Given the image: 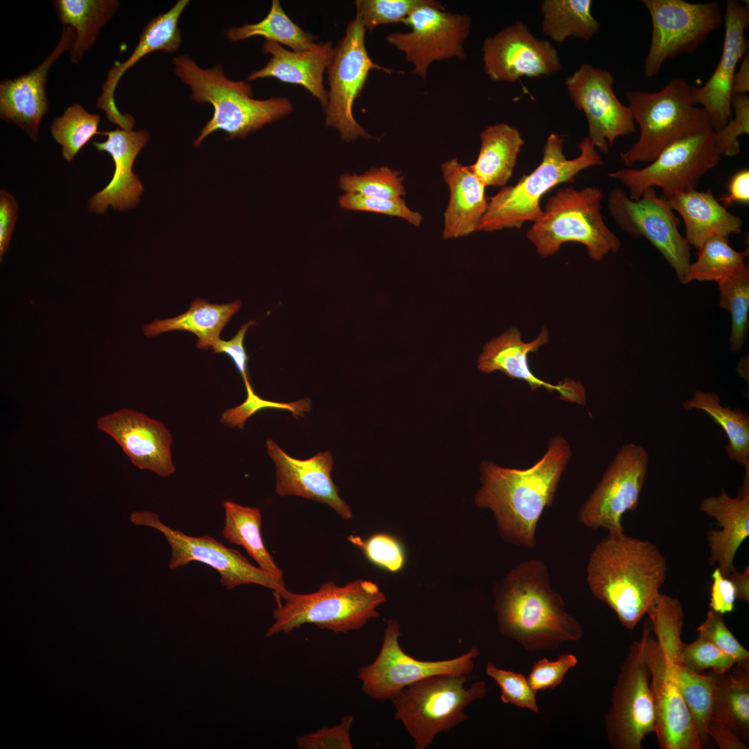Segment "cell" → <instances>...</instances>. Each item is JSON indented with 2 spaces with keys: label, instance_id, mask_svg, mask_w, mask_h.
Wrapping results in <instances>:
<instances>
[{
  "label": "cell",
  "instance_id": "obj_20",
  "mask_svg": "<svg viewBox=\"0 0 749 749\" xmlns=\"http://www.w3.org/2000/svg\"><path fill=\"white\" fill-rule=\"evenodd\" d=\"M614 82L608 70L589 64H581L565 80L570 98L586 116L587 137L605 154L618 137L635 132L630 110L616 96Z\"/></svg>",
  "mask_w": 749,
  "mask_h": 749
},
{
  "label": "cell",
  "instance_id": "obj_49",
  "mask_svg": "<svg viewBox=\"0 0 749 749\" xmlns=\"http://www.w3.org/2000/svg\"><path fill=\"white\" fill-rule=\"evenodd\" d=\"M348 540L359 547L367 559L378 567L398 572L404 567L406 556L404 547L393 535L378 533L367 539L350 535Z\"/></svg>",
  "mask_w": 749,
  "mask_h": 749
},
{
  "label": "cell",
  "instance_id": "obj_28",
  "mask_svg": "<svg viewBox=\"0 0 749 749\" xmlns=\"http://www.w3.org/2000/svg\"><path fill=\"white\" fill-rule=\"evenodd\" d=\"M188 3V0H179L169 11L151 19L143 28L132 54L124 62H115L109 70L96 106L105 112L109 121L119 126L121 129L132 130L135 119L128 114H121L115 104L114 96L117 83L123 74L145 55L156 51L173 53L180 48L182 35L178 24Z\"/></svg>",
  "mask_w": 749,
  "mask_h": 749
},
{
  "label": "cell",
  "instance_id": "obj_32",
  "mask_svg": "<svg viewBox=\"0 0 749 749\" xmlns=\"http://www.w3.org/2000/svg\"><path fill=\"white\" fill-rule=\"evenodd\" d=\"M666 199L684 221L685 239L696 248L712 236L728 238L741 232V218L728 212L709 189H691Z\"/></svg>",
  "mask_w": 749,
  "mask_h": 749
},
{
  "label": "cell",
  "instance_id": "obj_24",
  "mask_svg": "<svg viewBox=\"0 0 749 749\" xmlns=\"http://www.w3.org/2000/svg\"><path fill=\"white\" fill-rule=\"evenodd\" d=\"M549 340V331L545 327L530 342L522 340L518 329L510 327L483 346L477 361V367L484 373L500 371L510 378L524 380L532 391L544 388L549 392L558 393L560 399L563 401L585 405L586 392L581 383L565 379L556 384H550L536 377L530 369L529 354L536 352Z\"/></svg>",
  "mask_w": 749,
  "mask_h": 749
},
{
  "label": "cell",
  "instance_id": "obj_60",
  "mask_svg": "<svg viewBox=\"0 0 749 749\" xmlns=\"http://www.w3.org/2000/svg\"><path fill=\"white\" fill-rule=\"evenodd\" d=\"M707 734L721 749H746V744L725 723L712 716L707 727Z\"/></svg>",
  "mask_w": 749,
  "mask_h": 749
},
{
  "label": "cell",
  "instance_id": "obj_16",
  "mask_svg": "<svg viewBox=\"0 0 749 749\" xmlns=\"http://www.w3.org/2000/svg\"><path fill=\"white\" fill-rule=\"evenodd\" d=\"M648 463V454L643 447L623 445L578 509L579 523L592 530L624 531L622 517L638 506Z\"/></svg>",
  "mask_w": 749,
  "mask_h": 749
},
{
  "label": "cell",
  "instance_id": "obj_9",
  "mask_svg": "<svg viewBox=\"0 0 749 749\" xmlns=\"http://www.w3.org/2000/svg\"><path fill=\"white\" fill-rule=\"evenodd\" d=\"M466 675L429 676L406 687L390 700L395 719L404 725L415 749L429 747L438 734L466 721L465 708L485 696V682L479 680L465 687Z\"/></svg>",
  "mask_w": 749,
  "mask_h": 749
},
{
  "label": "cell",
  "instance_id": "obj_54",
  "mask_svg": "<svg viewBox=\"0 0 749 749\" xmlns=\"http://www.w3.org/2000/svg\"><path fill=\"white\" fill-rule=\"evenodd\" d=\"M698 637L714 644L731 656L736 663L749 662V652L735 638L728 628L723 615L709 610L705 621L696 628Z\"/></svg>",
  "mask_w": 749,
  "mask_h": 749
},
{
  "label": "cell",
  "instance_id": "obj_50",
  "mask_svg": "<svg viewBox=\"0 0 749 749\" xmlns=\"http://www.w3.org/2000/svg\"><path fill=\"white\" fill-rule=\"evenodd\" d=\"M339 203L341 207L347 209L371 212L400 218L415 227H419L422 221L421 213L409 208L402 197L374 198L345 193L340 197Z\"/></svg>",
  "mask_w": 749,
  "mask_h": 749
},
{
  "label": "cell",
  "instance_id": "obj_31",
  "mask_svg": "<svg viewBox=\"0 0 749 749\" xmlns=\"http://www.w3.org/2000/svg\"><path fill=\"white\" fill-rule=\"evenodd\" d=\"M441 171L449 198L443 217L442 238L456 239L478 231L488 207L485 186L457 158L442 164Z\"/></svg>",
  "mask_w": 749,
  "mask_h": 749
},
{
  "label": "cell",
  "instance_id": "obj_35",
  "mask_svg": "<svg viewBox=\"0 0 749 749\" xmlns=\"http://www.w3.org/2000/svg\"><path fill=\"white\" fill-rule=\"evenodd\" d=\"M225 523L223 536L230 543L243 546L248 555L273 580L285 587L283 571L276 565L263 542L261 510L233 501L223 503Z\"/></svg>",
  "mask_w": 749,
  "mask_h": 749
},
{
  "label": "cell",
  "instance_id": "obj_33",
  "mask_svg": "<svg viewBox=\"0 0 749 749\" xmlns=\"http://www.w3.org/2000/svg\"><path fill=\"white\" fill-rule=\"evenodd\" d=\"M480 139L479 155L470 167L485 187H505L525 140L517 128L504 123L488 126Z\"/></svg>",
  "mask_w": 749,
  "mask_h": 749
},
{
  "label": "cell",
  "instance_id": "obj_43",
  "mask_svg": "<svg viewBox=\"0 0 749 749\" xmlns=\"http://www.w3.org/2000/svg\"><path fill=\"white\" fill-rule=\"evenodd\" d=\"M659 645L672 664L682 663L684 612L680 601L659 593L647 612Z\"/></svg>",
  "mask_w": 749,
  "mask_h": 749
},
{
  "label": "cell",
  "instance_id": "obj_12",
  "mask_svg": "<svg viewBox=\"0 0 749 749\" xmlns=\"http://www.w3.org/2000/svg\"><path fill=\"white\" fill-rule=\"evenodd\" d=\"M608 209L617 225L633 238H646L662 255L685 284L691 264L690 245L678 230L680 221L668 200L655 188L646 190L637 200L621 188L609 193Z\"/></svg>",
  "mask_w": 749,
  "mask_h": 749
},
{
  "label": "cell",
  "instance_id": "obj_62",
  "mask_svg": "<svg viewBox=\"0 0 749 749\" xmlns=\"http://www.w3.org/2000/svg\"><path fill=\"white\" fill-rule=\"evenodd\" d=\"M749 92V55L741 59L739 69L736 71L732 83V95L746 94Z\"/></svg>",
  "mask_w": 749,
  "mask_h": 749
},
{
  "label": "cell",
  "instance_id": "obj_45",
  "mask_svg": "<svg viewBox=\"0 0 749 749\" xmlns=\"http://www.w3.org/2000/svg\"><path fill=\"white\" fill-rule=\"evenodd\" d=\"M100 120L98 114L87 112L77 103L68 107L61 117L53 121L52 137L61 145L65 160L71 162L95 135H99Z\"/></svg>",
  "mask_w": 749,
  "mask_h": 749
},
{
  "label": "cell",
  "instance_id": "obj_58",
  "mask_svg": "<svg viewBox=\"0 0 749 749\" xmlns=\"http://www.w3.org/2000/svg\"><path fill=\"white\" fill-rule=\"evenodd\" d=\"M253 325H255V322L252 320L244 323L231 340L219 339L212 347L214 353H224L232 359L243 381L249 379L247 373L249 358L243 346V340L247 329Z\"/></svg>",
  "mask_w": 749,
  "mask_h": 749
},
{
  "label": "cell",
  "instance_id": "obj_38",
  "mask_svg": "<svg viewBox=\"0 0 749 749\" xmlns=\"http://www.w3.org/2000/svg\"><path fill=\"white\" fill-rule=\"evenodd\" d=\"M682 406L687 411L698 410L707 413L719 424L728 438L725 447L728 458L743 467H749V415L740 408L732 409L721 404V398L715 393H705L698 389L692 397Z\"/></svg>",
  "mask_w": 749,
  "mask_h": 749
},
{
  "label": "cell",
  "instance_id": "obj_29",
  "mask_svg": "<svg viewBox=\"0 0 749 749\" xmlns=\"http://www.w3.org/2000/svg\"><path fill=\"white\" fill-rule=\"evenodd\" d=\"M699 509L714 519L718 526V529H711L706 534L709 563L717 565L723 574L728 576L736 569V553L749 536V472H746L736 497H732L722 490L717 496L702 499Z\"/></svg>",
  "mask_w": 749,
  "mask_h": 749
},
{
  "label": "cell",
  "instance_id": "obj_55",
  "mask_svg": "<svg viewBox=\"0 0 749 749\" xmlns=\"http://www.w3.org/2000/svg\"><path fill=\"white\" fill-rule=\"evenodd\" d=\"M354 718L346 715L339 724L332 728L298 736L295 739L299 749H352L350 730Z\"/></svg>",
  "mask_w": 749,
  "mask_h": 749
},
{
  "label": "cell",
  "instance_id": "obj_7",
  "mask_svg": "<svg viewBox=\"0 0 749 749\" xmlns=\"http://www.w3.org/2000/svg\"><path fill=\"white\" fill-rule=\"evenodd\" d=\"M603 198L602 191L595 187L560 188L549 198L526 238L544 258L557 253L562 244L576 242L586 246L592 259L602 260L621 247L619 239L604 222Z\"/></svg>",
  "mask_w": 749,
  "mask_h": 749
},
{
  "label": "cell",
  "instance_id": "obj_25",
  "mask_svg": "<svg viewBox=\"0 0 749 749\" xmlns=\"http://www.w3.org/2000/svg\"><path fill=\"white\" fill-rule=\"evenodd\" d=\"M266 449L275 463V492L278 495H295L325 503L341 518L348 520L352 517L350 506L341 498L332 479L334 461L330 451L319 452L306 460L297 459L271 439L266 440Z\"/></svg>",
  "mask_w": 749,
  "mask_h": 749
},
{
  "label": "cell",
  "instance_id": "obj_48",
  "mask_svg": "<svg viewBox=\"0 0 749 749\" xmlns=\"http://www.w3.org/2000/svg\"><path fill=\"white\" fill-rule=\"evenodd\" d=\"M243 381L247 393L246 400L240 405L225 410L220 418L221 424L228 428L243 429L250 417L265 408L283 409L298 417H304L311 409V402L309 398L289 403L266 400L255 393L249 379Z\"/></svg>",
  "mask_w": 749,
  "mask_h": 749
},
{
  "label": "cell",
  "instance_id": "obj_5",
  "mask_svg": "<svg viewBox=\"0 0 749 749\" xmlns=\"http://www.w3.org/2000/svg\"><path fill=\"white\" fill-rule=\"evenodd\" d=\"M564 135L551 133L543 149L542 162L531 173L513 186H506L488 198V207L478 231L494 232L520 228L527 221H535L543 213L540 200L556 186L572 183L582 171L601 166L603 161L594 145L586 137L578 144L580 154L567 159Z\"/></svg>",
  "mask_w": 749,
  "mask_h": 749
},
{
  "label": "cell",
  "instance_id": "obj_51",
  "mask_svg": "<svg viewBox=\"0 0 749 749\" xmlns=\"http://www.w3.org/2000/svg\"><path fill=\"white\" fill-rule=\"evenodd\" d=\"M485 671L499 686L501 692V700L503 703H510L538 713L537 691L522 673L499 669L490 662L487 664Z\"/></svg>",
  "mask_w": 749,
  "mask_h": 749
},
{
  "label": "cell",
  "instance_id": "obj_37",
  "mask_svg": "<svg viewBox=\"0 0 749 749\" xmlns=\"http://www.w3.org/2000/svg\"><path fill=\"white\" fill-rule=\"evenodd\" d=\"M715 673V672H714ZM716 674L714 716L727 724L743 741L749 737V662L736 663Z\"/></svg>",
  "mask_w": 749,
  "mask_h": 749
},
{
  "label": "cell",
  "instance_id": "obj_6",
  "mask_svg": "<svg viewBox=\"0 0 749 749\" xmlns=\"http://www.w3.org/2000/svg\"><path fill=\"white\" fill-rule=\"evenodd\" d=\"M626 98L639 127L637 141L620 154L628 167L651 162L676 141L712 128L707 112L694 103L691 87L682 78H673L658 92H628Z\"/></svg>",
  "mask_w": 749,
  "mask_h": 749
},
{
  "label": "cell",
  "instance_id": "obj_39",
  "mask_svg": "<svg viewBox=\"0 0 749 749\" xmlns=\"http://www.w3.org/2000/svg\"><path fill=\"white\" fill-rule=\"evenodd\" d=\"M591 0H545L542 3V32L557 43L569 37L589 40L600 24L592 14Z\"/></svg>",
  "mask_w": 749,
  "mask_h": 749
},
{
  "label": "cell",
  "instance_id": "obj_30",
  "mask_svg": "<svg viewBox=\"0 0 749 749\" xmlns=\"http://www.w3.org/2000/svg\"><path fill=\"white\" fill-rule=\"evenodd\" d=\"M334 48L331 42L316 43L315 46L304 51H291L279 44L266 41L263 53L272 58L267 64L252 72L248 81L273 77L282 82L299 85L318 98L323 109L328 104L329 93L323 85V74L328 68Z\"/></svg>",
  "mask_w": 749,
  "mask_h": 749
},
{
  "label": "cell",
  "instance_id": "obj_41",
  "mask_svg": "<svg viewBox=\"0 0 749 749\" xmlns=\"http://www.w3.org/2000/svg\"><path fill=\"white\" fill-rule=\"evenodd\" d=\"M671 665L701 748L707 746L709 743L707 727L713 715L716 674L712 670L706 674L696 673L682 663H671Z\"/></svg>",
  "mask_w": 749,
  "mask_h": 749
},
{
  "label": "cell",
  "instance_id": "obj_59",
  "mask_svg": "<svg viewBox=\"0 0 749 749\" xmlns=\"http://www.w3.org/2000/svg\"><path fill=\"white\" fill-rule=\"evenodd\" d=\"M19 216V206L15 197L5 190L0 191V261L7 250L15 223Z\"/></svg>",
  "mask_w": 749,
  "mask_h": 749
},
{
  "label": "cell",
  "instance_id": "obj_53",
  "mask_svg": "<svg viewBox=\"0 0 749 749\" xmlns=\"http://www.w3.org/2000/svg\"><path fill=\"white\" fill-rule=\"evenodd\" d=\"M681 660L686 667L698 673H703L706 669L716 673H724L736 664L731 656L710 642L698 637L693 642L685 644Z\"/></svg>",
  "mask_w": 749,
  "mask_h": 749
},
{
  "label": "cell",
  "instance_id": "obj_23",
  "mask_svg": "<svg viewBox=\"0 0 749 749\" xmlns=\"http://www.w3.org/2000/svg\"><path fill=\"white\" fill-rule=\"evenodd\" d=\"M725 36L718 64L701 87H691L694 103L707 112L714 130L723 128L732 117V83L737 64L746 54L745 31L749 25L748 3L728 0L723 15Z\"/></svg>",
  "mask_w": 749,
  "mask_h": 749
},
{
  "label": "cell",
  "instance_id": "obj_21",
  "mask_svg": "<svg viewBox=\"0 0 749 749\" xmlns=\"http://www.w3.org/2000/svg\"><path fill=\"white\" fill-rule=\"evenodd\" d=\"M485 73L493 81L515 82L521 77L549 76L561 69L558 51L536 38L521 21L485 40Z\"/></svg>",
  "mask_w": 749,
  "mask_h": 749
},
{
  "label": "cell",
  "instance_id": "obj_61",
  "mask_svg": "<svg viewBox=\"0 0 749 749\" xmlns=\"http://www.w3.org/2000/svg\"><path fill=\"white\" fill-rule=\"evenodd\" d=\"M718 200L727 208L734 203H749V170L739 171L731 178L728 185V193Z\"/></svg>",
  "mask_w": 749,
  "mask_h": 749
},
{
  "label": "cell",
  "instance_id": "obj_2",
  "mask_svg": "<svg viewBox=\"0 0 749 749\" xmlns=\"http://www.w3.org/2000/svg\"><path fill=\"white\" fill-rule=\"evenodd\" d=\"M493 599L500 633L528 651L555 649L583 635L580 623L552 589L549 569L542 560L515 565L494 584Z\"/></svg>",
  "mask_w": 749,
  "mask_h": 749
},
{
  "label": "cell",
  "instance_id": "obj_19",
  "mask_svg": "<svg viewBox=\"0 0 749 749\" xmlns=\"http://www.w3.org/2000/svg\"><path fill=\"white\" fill-rule=\"evenodd\" d=\"M651 631L652 628L645 623L639 642L651 673L650 685L655 709L654 732L659 746L662 749L701 748L671 663Z\"/></svg>",
  "mask_w": 749,
  "mask_h": 749
},
{
  "label": "cell",
  "instance_id": "obj_56",
  "mask_svg": "<svg viewBox=\"0 0 749 749\" xmlns=\"http://www.w3.org/2000/svg\"><path fill=\"white\" fill-rule=\"evenodd\" d=\"M577 663V657L570 653L561 654L555 661L541 659L533 665L528 681L535 691L553 689L563 681L566 673Z\"/></svg>",
  "mask_w": 749,
  "mask_h": 749
},
{
  "label": "cell",
  "instance_id": "obj_27",
  "mask_svg": "<svg viewBox=\"0 0 749 749\" xmlns=\"http://www.w3.org/2000/svg\"><path fill=\"white\" fill-rule=\"evenodd\" d=\"M107 137L103 142L94 141L98 151L107 153L114 164V172L109 184L93 195L88 201L89 212L103 214L109 206L114 210L126 211L134 207L140 200L143 186L132 172L134 162L150 136L146 130L137 131L116 129L100 132Z\"/></svg>",
  "mask_w": 749,
  "mask_h": 749
},
{
  "label": "cell",
  "instance_id": "obj_11",
  "mask_svg": "<svg viewBox=\"0 0 749 749\" xmlns=\"http://www.w3.org/2000/svg\"><path fill=\"white\" fill-rule=\"evenodd\" d=\"M652 22L644 74L652 78L668 60L691 53L723 23L719 3L683 0H642Z\"/></svg>",
  "mask_w": 749,
  "mask_h": 749
},
{
  "label": "cell",
  "instance_id": "obj_22",
  "mask_svg": "<svg viewBox=\"0 0 749 749\" xmlns=\"http://www.w3.org/2000/svg\"><path fill=\"white\" fill-rule=\"evenodd\" d=\"M96 426L114 440L140 470L161 477L175 473L172 436L162 422L132 409L121 408L98 418Z\"/></svg>",
  "mask_w": 749,
  "mask_h": 749
},
{
  "label": "cell",
  "instance_id": "obj_34",
  "mask_svg": "<svg viewBox=\"0 0 749 749\" xmlns=\"http://www.w3.org/2000/svg\"><path fill=\"white\" fill-rule=\"evenodd\" d=\"M241 306L239 300L218 304L198 298L184 313L164 320H155L145 325L143 330L148 338L170 331H187L197 336L196 347L207 350L220 339L223 328Z\"/></svg>",
  "mask_w": 749,
  "mask_h": 749
},
{
  "label": "cell",
  "instance_id": "obj_52",
  "mask_svg": "<svg viewBox=\"0 0 749 749\" xmlns=\"http://www.w3.org/2000/svg\"><path fill=\"white\" fill-rule=\"evenodd\" d=\"M731 107L734 110V117L728 120L721 128L714 130L715 145L719 154L734 157L741 152L738 137L749 133V98L746 94L732 95Z\"/></svg>",
  "mask_w": 749,
  "mask_h": 749
},
{
  "label": "cell",
  "instance_id": "obj_4",
  "mask_svg": "<svg viewBox=\"0 0 749 749\" xmlns=\"http://www.w3.org/2000/svg\"><path fill=\"white\" fill-rule=\"evenodd\" d=\"M173 64L176 76L190 87V98L198 103H210L214 108L213 117L195 140L194 147L219 130L226 132L229 139L243 138L293 110L286 97L254 98L250 85L227 78L221 64L202 69L185 55L175 57Z\"/></svg>",
  "mask_w": 749,
  "mask_h": 749
},
{
  "label": "cell",
  "instance_id": "obj_44",
  "mask_svg": "<svg viewBox=\"0 0 749 749\" xmlns=\"http://www.w3.org/2000/svg\"><path fill=\"white\" fill-rule=\"evenodd\" d=\"M719 304L731 315L730 350H741L747 337L749 311V269L746 265L730 277L718 283Z\"/></svg>",
  "mask_w": 749,
  "mask_h": 749
},
{
  "label": "cell",
  "instance_id": "obj_26",
  "mask_svg": "<svg viewBox=\"0 0 749 749\" xmlns=\"http://www.w3.org/2000/svg\"><path fill=\"white\" fill-rule=\"evenodd\" d=\"M75 40L74 28L63 26L58 44L41 64L26 74L0 83L1 119L21 127L35 142L49 108L45 90L48 72L64 52L71 51Z\"/></svg>",
  "mask_w": 749,
  "mask_h": 749
},
{
  "label": "cell",
  "instance_id": "obj_1",
  "mask_svg": "<svg viewBox=\"0 0 749 749\" xmlns=\"http://www.w3.org/2000/svg\"><path fill=\"white\" fill-rule=\"evenodd\" d=\"M571 456L569 442L558 435L549 440L546 452L530 467L481 463V485L474 503L492 512L499 534L506 542L528 549L536 546L538 522L552 505Z\"/></svg>",
  "mask_w": 749,
  "mask_h": 749
},
{
  "label": "cell",
  "instance_id": "obj_63",
  "mask_svg": "<svg viewBox=\"0 0 749 749\" xmlns=\"http://www.w3.org/2000/svg\"><path fill=\"white\" fill-rule=\"evenodd\" d=\"M728 577L732 581L737 594V600L749 602V568L746 567L742 572L736 569Z\"/></svg>",
  "mask_w": 749,
  "mask_h": 749
},
{
  "label": "cell",
  "instance_id": "obj_14",
  "mask_svg": "<svg viewBox=\"0 0 749 749\" xmlns=\"http://www.w3.org/2000/svg\"><path fill=\"white\" fill-rule=\"evenodd\" d=\"M401 635L399 622L395 619L386 621L378 655L372 663L358 671L363 691L375 700H391L406 687L429 676L445 673L468 675L474 671V660L480 655L479 650L472 647L451 659L420 660L402 650L399 642Z\"/></svg>",
  "mask_w": 749,
  "mask_h": 749
},
{
  "label": "cell",
  "instance_id": "obj_13",
  "mask_svg": "<svg viewBox=\"0 0 749 749\" xmlns=\"http://www.w3.org/2000/svg\"><path fill=\"white\" fill-rule=\"evenodd\" d=\"M130 521L137 526L153 528L162 533L171 548L169 568L178 569L191 562H198L215 569L221 583L227 589L256 584L272 589L277 597L284 600L290 591L273 580L262 569L252 565L237 550L229 548L210 535L194 537L173 529L155 513L134 512Z\"/></svg>",
  "mask_w": 749,
  "mask_h": 749
},
{
  "label": "cell",
  "instance_id": "obj_57",
  "mask_svg": "<svg viewBox=\"0 0 749 749\" xmlns=\"http://www.w3.org/2000/svg\"><path fill=\"white\" fill-rule=\"evenodd\" d=\"M709 606L711 610L723 615L734 610L736 589L732 581L717 567L712 574Z\"/></svg>",
  "mask_w": 749,
  "mask_h": 749
},
{
  "label": "cell",
  "instance_id": "obj_46",
  "mask_svg": "<svg viewBox=\"0 0 749 749\" xmlns=\"http://www.w3.org/2000/svg\"><path fill=\"white\" fill-rule=\"evenodd\" d=\"M401 173L387 166L371 169L361 175L345 174L341 177L340 187L346 193L366 196L396 198L406 195Z\"/></svg>",
  "mask_w": 749,
  "mask_h": 749
},
{
  "label": "cell",
  "instance_id": "obj_15",
  "mask_svg": "<svg viewBox=\"0 0 749 749\" xmlns=\"http://www.w3.org/2000/svg\"><path fill=\"white\" fill-rule=\"evenodd\" d=\"M365 29L358 16L350 21L345 37L334 48L328 67L329 92L326 107V125L337 129L341 138L350 141L361 137L370 138L353 117L354 103L363 90L369 72L381 70L391 74L395 70L377 64L369 56L365 45Z\"/></svg>",
  "mask_w": 749,
  "mask_h": 749
},
{
  "label": "cell",
  "instance_id": "obj_40",
  "mask_svg": "<svg viewBox=\"0 0 749 749\" xmlns=\"http://www.w3.org/2000/svg\"><path fill=\"white\" fill-rule=\"evenodd\" d=\"M225 35L232 42L261 36L266 41L283 44L295 51H308L316 44V38L292 21L278 0L272 1L269 12L261 21L232 27L225 31Z\"/></svg>",
  "mask_w": 749,
  "mask_h": 749
},
{
  "label": "cell",
  "instance_id": "obj_47",
  "mask_svg": "<svg viewBox=\"0 0 749 749\" xmlns=\"http://www.w3.org/2000/svg\"><path fill=\"white\" fill-rule=\"evenodd\" d=\"M432 0H356V15L365 29L393 23H403L416 8L432 3Z\"/></svg>",
  "mask_w": 749,
  "mask_h": 749
},
{
  "label": "cell",
  "instance_id": "obj_8",
  "mask_svg": "<svg viewBox=\"0 0 749 749\" xmlns=\"http://www.w3.org/2000/svg\"><path fill=\"white\" fill-rule=\"evenodd\" d=\"M386 600L376 583L360 578L344 586L329 581L310 594L290 592L273 610L275 621L266 636L289 633L307 623L335 633L359 630L379 617L377 609Z\"/></svg>",
  "mask_w": 749,
  "mask_h": 749
},
{
  "label": "cell",
  "instance_id": "obj_17",
  "mask_svg": "<svg viewBox=\"0 0 749 749\" xmlns=\"http://www.w3.org/2000/svg\"><path fill=\"white\" fill-rule=\"evenodd\" d=\"M650 680L639 640L635 641L621 666L612 690V705L605 716L608 739L612 748L642 749L646 736L655 732Z\"/></svg>",
  "mask_w": 749,
  "mask_h": 749
},
{
  "label": "cell",
  "instance_id": "obj_10",
  "mask_svg": "<svg viewBox=\"0 0 749 749\" xmlns=\"http://www.w3.org/2000/svg\"><path fill=\"white\" fill-rule=\"evenodd\" d=\"M721 158L711 128L676 141L644 168L622 169L608 176L621 183L631 199H639L652 187L660 188L668 198L696 189L700 178Z\"/></svg>",
  "mask_w": 749,
  "mask_h": 749
},
{
  "label": "cell",
  "instance_id": "obj_3",
  "mask_svg": "<svg viewBox=\"0 0 749 749\" xmlns=\"http://www.w3.org/2000/svg\"><path fill=\"white\" fill-rule=\"evenodd\" d=\"M666 573V559L655 544L614 531L590 553L586 580L594 596L632 630L660 593Z\"/></svg>",
  "mask_w": 749,
  "mask_h": 749
},
{
  "label": "cell",
  "instance_id": "obj_42",
  "mask_svg": "<svg viewBox=\"0 0 749 749\" xmlns=\"http://www.w3.org/2000/svg\"><path fill=\"white\" fill-rule=\"evenodd\" d=\"M698 249V259L690 264L685 284L694 280L718 283L746 265L744 259L748 252L733 249L726 237L712 236Z\"/></svg>",
  "mask_w": 749,
  "mask_h": 749
},
{
  "label": "cell",
  "instance_id": "obj_18",
  "mask_svg": "<svg viewBox=\"0 0 749 749\" xmlns=\"http://www.w3.org/2000/svg\"><path fill=\"white\" fill-rule=\"evenodd\" d=\"M403 24L411 31L390 33L386 40L404 53L413 65V72L421 78L427 79L429 67L435 61L466 57L463 42L470 33V16L446 12L434 1L416 8Z\"/></svg>",
  "mask_w": 749,
  "mask_h": 749
},
{
  "label": "cell",
  "instance_id": "obj_36",
  "mask_svg": "<svg viewBox=\"0 0 749 749\" xmlns=\"http://www.w3.org/2000/svg\"><path fill=\"white\" fill-rule=\"evenodd\" d=\"M58 17L63 26H71L76 40L70 61L77 64L96 42L101 28L113 17L120 4L116 0H55Z\"/></svg>",
  "mask_w": 749,
  "mask_h": 749
}]
</instances>
